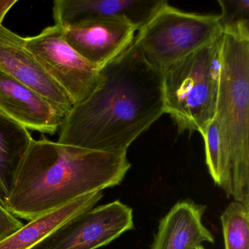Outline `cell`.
<instances>
[{
  "mask_svg": "<svg viewBox=\"0 0 249 249\" xmlns=\"http://www.w3.org/2000/svg\"><path fill=\"white\" fill-rule=\"evenodd\" d=\"M164 114L162 73L147 61L133 41L100 68L91 91L62 120L58 142L126 153Z\"/></svg>",
  "mask_w": 249,
  "mask_h": 249,
  "instance_id": "obj_1",
  "label": "cell"
},
{
  "mask_svg": "<svg viewBox=\"0 0 249 249\" xmlns=\"http://www.w3.org/2000/svg\"><path fill=\"white\" fill-rule=\"evenodd\" d=\"M131 167L126 153L32 141L18 167L6 208L31 221L80 196L120 184Z\"/></svg>",
  "mask_w": 249,
  "mask_h": 249,
  "instance_id": "obj_2",
  "label": "cell"
},
{
  "mask_svg": "<svg viewBox=\"0 0 249 249\" xmlns=\"http://www.w3.org/2000/svg\"><path fill=\"white\" fill-rule=\"evenodd\" d=\"M215 119L227 158L221 189L249 208V20L221 27Z\"/></svg>",
  "mask_w": 249,
  "mask_h": 249,
  "instance_id": "obj_3",
  "label": "cell"
},
{
  "mask_svg": "<svg viewBox=\"0 0 249 249\" xmlns=\"http://www.w3.org/2000/svg\"><path fill=\"white\" fill-rule=\"evenodd\" d=\"M221 70V33L161 71L164 113L180 132L203 135L215 118Z\"/></svg>",
  "mask_w": 249,
  "mask_h": 249,
  "instance_id": "obj_4",
  "label": "cell"
},
{
  "mask_svg": "<svg viewBox=\"0 0 249 249\" xmlns=\"http://www.w3.org/2000/svg\"><path fill=\"white\" fill-rule=\"evenodd\" d=\"M219 15L185 12L165 1L138 30L134 43L160 71L219 36Z\"/></svg>",
  "mask_w": 249,
  "mask_h": 249,
  "instance_id": "obj_5",
  "label": "cell"
},
{
  "mask_svg": "<svg viewBox=\"0 0 249 249\" xmlns=\"http://www.w3.org/2000/svg\"><path fill=\"white\" fill-rule=\"evenodd\" d=\"M24 43L46 72L68 93L74 105L91 91L100 69L68 44L62 27H47L37 36L24 38Z\"/></svg>",
  "mask_w": 249,
  "mask_h": 249,
  "instance_id": "obj_6",
  "label": "cell"
},
{
  "mask_svg": "<svg viewBox=\"0 0 249 249\" xmlns=\"http://www.w3.org/2000/svg\"><path fill=\"white\" fill-rule=\"evenodd\" d=\"M132 229V208L116 200L76 215L31 249H97Z\"/></svg>",
  "mask_w": 249,
  "mask_h": 249,
  "instance_id": "obj_7",
  "label": "cell"
},
{
  "mask_svg": "<svg viewBox=\"0 0 249 249\" xmlns=\"http://www.w3.org/2000/svg\"><path fill=\"white\" fill-rule=\"evenodd\" d=\"M0 71L46 99L65 118L74 106L68 93L26 48L24 37L0 26Z\"/></svg>",
  "mask_w": 249,
  "mask_h": 249,
  "instance_id": "obj_8",
  "label": "cell"
},
{
  "mask_svg": "<svg viewBox=\"0 0 249 249\" xmlns=\"http://www.w3.org/2000/svg\"><path fill=\"white\" fill-rule=\"evenodd\" d=\"M138 27L122 18H104L65 30L68 44L100 69L133 43Z\"/></svg>",
  "mask_w": 249,
  "mask_h": 249,
  "instance_id": "obj_9",
  "label": "cell"
},
{
  "mask_svg": "<svg viewBox=\"0 0 249 249\" xmlns=\"http://www.w3.org/2000/svg\"><path fill=\"white\" fill-rule=\"evenodd\" d=\"M164 0H56L55 25L64 30L104 18H122L141 28Z\"/></svg>",
  "mask_w": 249,
  "mask_h": 249,
  "instance_id": "obj_10",
  "label": "cell"
},
{
  "mask_svg": "<svg viewBox=\"0 0 249 249\" xmlns=\"http://www.w3.org/2000/svg\"><path fill=\"white\" fill-rule=\"evenodd\" d=\"M0 111L27 129L54 135L63 118L40 94L0 71Z\"/></svg>",
  "mask_w": 249,
  "mask_h": 249,
  "instance_id": "obj_11",
  "label": "cell"
},
{
  "mask_svg": "<svg viewBox=\"0 0 249 249\" xmlns=\"http://www.w3.org/2000/svg\"><path fill=\"white\" fill-rule=\"evenodd\" d=\"M205 211V206L193 201L177 202L160 221L151 249H195L204 242L213 243L202 222Z\"/></svg>",
  "mask_w": 249,
  "mask_h": 249,
  "instance_id": "obj_12",
  "label": "cell"
},
{
  "mask_svg": "<svg viewBox=\"0 0 249 249\" xmlns=\"http://www.w3.org/2000/svg\"><path fill=\"white\" fill-rule=\"evenodd\" d=\"M103 196V192L88 194L31 220L0 242V249H33L74 217L94 208Z\"/></svg>",
  "mask_w": 249,
  "mask_h": 249,
  "instance_id": "obj_13",
  "label": "cell"
},
{
  "mask_svg": "<svg viewBox=\"0 0 249 249\" xmlns=\"http://www.w3.org/2000/svg\"><path fill=\"white\" fill-rule=\"evenodd\" d=\"M33 138L28 129L0 111V203L6 202Z\"/></svg>",
  "mask_w": 249,
  "mask_h": 249,
  "instance_id": "obj_14",
  "label": "cell"
},
{
  "mask_svg": "<svg viewBox=\"0 0 249 249\" xmlns=\"http://www.w3.org/2000/svg\"><path fill=\"white\" fill-rule=\"evenodd\" d=\"M225 249H249V208L231 202L221 215Z\"/></svg>",
  "mask_w": 249,
  "mask_h": 249,
  "instance_id": "obj_15",
  "label": "cell"
},
{
  "mask_svg": "<svg viewBox=\"0 0 249 249\" xmlns=\"http://www.w3.org/2000/svg\"><path fill=\"white\" fill-rule=\"evenodd\" d=\"M202 137L205 142L206 164L210 174L215 184L222 188L227 172V153L221 129L215 118Z\"/></svg>",
  "mask_w": 249,
  "mask_h": 249,
  "instance_id": "obj_16",
  "label": "cell"
},
{
  "mask_svg": "<svg viewBox=\"0 0 249 249\" xmlns=\"http://www.w3.org/2000/svg\"><path fill=\"white\" fill-rule=\"evenodd\" d=\"M218 3L221 8L219 15L221 27L237 21L249 20V0H219Z\"/></svg>",
  "mask_w": 249,
  "mask_h": 249,
  "instance_id": "obj_17",
  "label": "cell"
},
{
  "mask_svg": "<svg viewBox=\"0 0 249 249\" xmlns=\"http://www.w3.org/2000/svg\"><path fill=\"white\" fill-rule=\"evenodd\" d=\"M24 225L21 220L0 203V242L12 235Z\"/></svg>",
  "mask_w": 249,
  "mask_h": 249,
  "instance_id": "obj_18",
  "label": "cell"
},
{
  "mask_svg": "<svg viewBox=\"0 0 249 249\" xmlns=\"http://www.w3.org/2000/svg\"><path fill=\"white\" fill-rule=\"evenodd\" d=\"M17 0L14 1H1L0 0V22L2 23L5 18V15L9 11V10L17 3Z\"/></svg>",
  "mask_w": 249,
  "mask_h": 249,
  "instance_id": "obj_19",
  "label": "cell"
},
{
  "mask_svg": "<svg viewBox=\"0 0 249 249\" xmlns=\"http://www.w3.org/2000/svg\"><path fill=\"white\" fill-rule=\"evenodd\" d=\"M195 249H203V246H198V247H196Z\"/></svg>",
  "mask_w": 249,
  "mask_h": 249,
  "instance_id": "obj_20",
  "label": "cell"
},
{
  "mask_svg": "<svg viewBox=\"0 0 249 249\" xmlns=\"http://www.w3.org/2000/svg\"><path fill=\"white\" fill-rule=\"evenodd\" d=\"M2 25V23L0 22V26Z\"/></svg>",
  "mask_w": 249,
  "mask_h": 249,
  "instance_id": "obj_21",
  "label": "cell"
},
{
  "mask_svg": "<svg viewBox=\"0 0 249 249\" xmlns=\"http://www.w3.org/2000/svg\"><path fill=\"white\" fill-rule=\"evenodd\" d=\"M203 249H205V248L203 247Z\"/></svg>",
  "mask_w": 249,
  "mask_h": 249,
  "instance_id": "obj_22",
  "label": "cell"
}]
</instances>
